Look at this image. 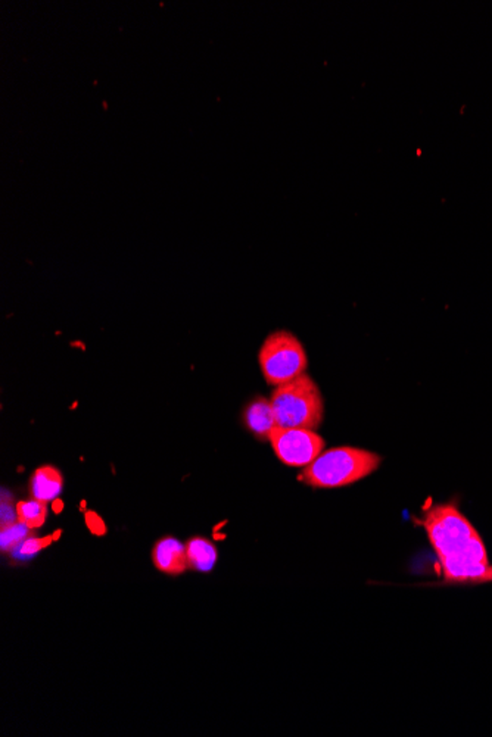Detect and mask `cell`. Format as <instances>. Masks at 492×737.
<instances>
[{
    "label": "cell",
    "mask_w": 492,
    "mask_h": 737,
    "mask_svg": "<svg viewBox=\"0 0 492 737\" xmlns=\"http://www.w3.org/2000/svg\"><path fill=\"white\" fill-rule=\"evenodd\" d=\"M419 523L437 553L446 583H482L491 565L488 553L481 534L456 502L430 506Z\"/></svg>",
    "instance_id": "6da1fadb"
},
{
    "label": "cell",
    "mask_w": 492,
    "mask_h": 737,
    "mask_svg": "<svg viewBox=\"0 0 492 737\" xmlns=\"http://www.w3.org/2000/svg\"><path fill=\"white\" fill-rule=\"evenodd\" d=\"M380 456L366 449L341 446L323 451L299 475L315 489H337L366 479L377 472Z\"/></svg>",
    "instance_id": "7a4b0ae2"
},
{
    "label": "cell",
    "mask_w": 492,
    "mask_h": 737,
    "mask_svg": "<svg viewBox=\"0 0 492 737\" xmlns=\"http://www.w3.org/2000/svg\"><path fill=\"white\" fill-rule=\"evenodd\" d=\"M276 424L283 429H317L325 415V403L317 383L303 374L276 386L272 393Z\"/></svg>",
    "instance_id": "3957f363"
},
{
    "label": "cell",
    "mask_w": 492,
    "mask_h": 737,
    "mask_svg": "<svg viewBox=\"0 0 492 737\" xmlns=\"http://www.w3.org/2000/svg\"><path fill=\"white\" fill-rule=\"evenodd\" d=\"M258 364L266 382L280 386L306 374L308 361L301 340L287 330H277L270 333L261 344Z\"/></svg>",
    "instance_id": "277c9868"
},
{
    "label": "cell",
    "mask_w": 492,
    "mask_h": 737,
    "mask_svg": "<svg viewBox=\"0 0 492 737\" xmlns=\"http://www.w3.org/2000/svg\"><path fill=\"white\" fill-rule=\"evenodd\" d=\"M268 442L287 467H308L325 451V441L315 430L276 427Z\"/></svg>",
    "instance_id": "5b68a950"
},
{
    "label": "cell",
    "mask_w": 492,
    "mask_h": 737,
    "mask_svg": "<svg viewBox=\"0 0 492 737\" xmlns=\"http://www.w3.org/2000/svg\"><path fill=\"white\" fill-rule=\"evenodd\" d=\"M152 563L158 572L168 575H180L189 570L186 544L176 537L166 536L156 542L152 549Z\"/></svg>",
    "instance_id": "8992f818"
},
{
    "label": "cell",
    "mask_w": 492,
    "mask_h": 737,
    "mask_svg": "<svg viewBox=\"0 0 492 737\" xmlns=\"http://www.w3.org/2000/svg\"><path fill=\"white\" fill-rule=\"evenodd\" d=\"M242 420L246 430L260 441H268L273 430L277 427L270 399H252L248 405L245 406Z\"/></svg>",
    "instance_id": "52a82bcc"
},
{
    "label": "cell",
    "mask_w": 492,
    "mask_h": 737,
    "mask_svg": "<svg viewBox=\"0 0 492 737\" xmlns=\"http://www.w3.org/2000/svg\"><path fill=\"white\" fill-rule=\"evenodd\" d=\"M63 474L58 468L43 465L33 473L30 479V494L32 498L42 502H52L63 492Z\"/></svg>",
    "instance_id": "ba28073f"
},
{
    "label": "cell",
    "mask_w": 492,
    "mask_h": 737,
    "mask_svg": "<svg viewBox=\"0 0 492 737\" xmlns=\"http://www.w3.org/2000/svg\"><path fill=\"white\" fill-rule=\"evenodd\" d=\"M186 555L190 570L199 573H210L218 558L216 544L202 536L192 537L186 542Z\"/></svg>",
    "instance_id": "9c48e42d"
},
{
    "label": "cell",
    "mask_w": 492,
    "mask_h": 737,
    "mask_svg": "<svg viewBox=\"0 0 492 737\" xmlns=\"http://www.w3.org/2000/svg\"><path fill=\"white\" fill-rule=\"evenodd\" d=\"M16 515L18 522L27 525L30 529H39L45 524L47 518V503L39 499H28L16 503Z\"/></svg>",
    "instance_id": "30bf717a"
},
{
    "label": "cell",
    "mask_w": 492,
    "mask_h": 737,
    "mask_svg": "<svg viewBox=\"0 0 492 737\" xmlns=\"http://www.w3.org/2000/svg\"><path fill=\"white\" fill-rule=\"evenodd\" d=\"M30 533H32V529L20 522L2 525V530H0V546H2V553H14L25 539L30 537Z\"/></svg>",
    "instance_id": "8fae6325"
},
{
    "label": "cell",
    "mask_w": 492,
    "mask_h": 737,
    "mask_svg": "<svg viewBox=\"0 0 492 737\" xmlns=\"http://www.w3.org/2000/svg\"><path fill=\"white\" fill-rule=\"evenodd\" d=\"M55 536L47 537H28L18 548L14 551V555L16 558H28V556L39 553L42 549L47 548L51 542L54 541Z\"/></svg>",
    "instance_id": "7c38bea8"
},
{
    "label": "cell",
    "mask_w": 492,
    "mask_h": 737,
    "mask_svg": "<svg viewBox=\"0 0 492 737\" xmlns=\"http://www.w3.org/2000/svg\"><path fill=\"white\" fill-rule=\"evenodd\" d=\"M492 582V565H489L488 572L487 574L484 575V579H482V583H491Z\"/></svg>",
    "instance_id": "4fadbf2b"
}]
</instances>
